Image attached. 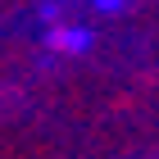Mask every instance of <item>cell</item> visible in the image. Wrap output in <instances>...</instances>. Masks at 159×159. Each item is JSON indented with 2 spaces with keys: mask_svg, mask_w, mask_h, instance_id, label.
<instances>
[{
  "mask_svg": "<svg viewBox=\"0 0 159 159\" xmlns=\"http://www.w3.org/2000/svg\"><path fill=\"white\" fill-rule=\"evenodd\" d=\"M86 41H91L86 27H55L50 32V46L55 50H86Z\"/></svg>",
  "mask_w": 159,
  "mask_h": 159,
  "instance_id": "1",
  "label": "cell"
}]
</instances>
